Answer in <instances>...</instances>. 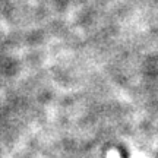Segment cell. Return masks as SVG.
<instances>
[{
    "instance_id": "obj_1",
    "label": "cell",
    "mask_w": 158,
    "mask_h": 158,
    "mask_svg": "<svg viewBox=\"0 0 158 158\" xmlns=\"http://www.w3.org/2000/svg\"><path fill=\"white\" fill-rule=\"evenodd\" d=\"M118 151H120V158H127V157H126V152H124V149L118 148Z\"/></svg>"
}]
</instances>
